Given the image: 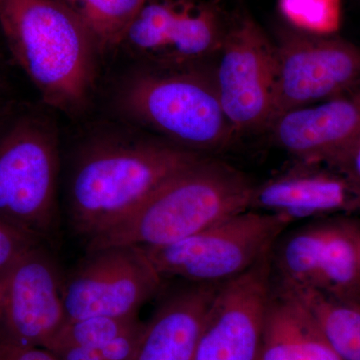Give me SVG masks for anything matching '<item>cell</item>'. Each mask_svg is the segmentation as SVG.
<instances>
[{
    "instance_id": "1",
    "label": "cell",
    "mask_w": 360,
    "mask_h": 360,
    "mask_svg": "<svg viewBox=\"0 0 360 360\" xmlns=\"http://www.w3.org/2000/svg\"><path fill=\"white\" fill-rule=\"evenodd\" d=\"M205 155L165 139H94L75 155L68 172L65 200L71 229L85 243L103 233Z\"/></svg>"
},
{
    "instance_id": "2",
    "label": "cell",
    "mask_w": 360,
    "mask_h": 360,
    "mask_svg": "<svg viewBox=\"0 0 360 360\" xmlns=\"http://www.w3.org/2000/svg\"><path fill=\"white\" fill-rule=\"evenodd\" d=\"M0 30L44 105L70 116L86 110L101 54L75 14L58 0H0Z\"/></svg>"
},
{
    "instance_id": "3",
    "label": "cell",
    "mask_w": 360,
    "mask_h": 360,
    "mask_svg": "<svg viewBox=\"0 0 360 360\" xmlns=\"http://www.w3.org/2000/svg\"><path fill=\"white\" fill-rule=\"evenodd\" d=\"M255 186L240 170L202 156L85 248H153L176 243L250 210Z\"/></svg>"
},
{
    "instance_id": "4",
    "label": "cell",
    "mask_w": 360,
    "mask_h": 360,
    "mask_svg": "<svg viewBox=\"0 0 360 360\" xmlns=\"http://www.w3.org/2000/svg\"><path fill=\"white\" fill-rule=\"evenodd\" d=\"M58 125L39 108H0V220L52 250L61 240Z\"/></svg>"
},
{
    "instance_id": "5",
    "label": "cell",
    "mask_w": 360,
    "mask_h": 360,
    "mask_svg": "<svg viewBox=\"0 0 360 360\" xmlns=\"http://www.w3.org/2000/svg\"><path fill=\"white\" fill-rule=\"evenodd\" d=\"M115 106L134 124L201 155L226 148L236 134L220 105L213 77L193 65L136 68L118 85Z\"/></svg>"
},
{
    "instance_id": "6",
    "label": "cell",
    "mask_w": 360,
    "mask_h": 360,
    "mask_svg": "<svg viewBox=\"0 0 360 360\" xmlns=\"http://www.w3.org/2000/svg\"><path fill=\"white\" fill-rule=\"evenodd\" d=\"M291 224L278 215L248 210L176 243L141 250L165 279L224 284L267 257Z\"/></svg>"
},
{
    "instance_id": "7",
    "label": "cell",
    "mask_w": 360,
    "mask_h": 360,
    "mask_svg": "<svg viewBox=\"0 0 360 360\" xmlns=\"http://www.w3.org/2000/svg\"><path fill=\"white\" fill-rule=\"evenodd\" d=\"M229 25L214 1L146 0L120 47L146 65L186 68L219 53Z\"/></svg>"
},
{
    "instance_id": "8",
    "label": "cell",
    "mask_w": 360,
    "mask_h": 360,
    "mask_svg": "<svg viewBox=\"0 0 360 360\" xmlns=\"http://www.w3.org/2000/svg\"><path fill=\"white\" fill-rule=\"evenodd\" d=\"M162 276L143 250L108 246L86 255L63 279L66 321L92 316H135L160 295Z\"/></svg>"
},
{
    "instance_id": "9",
    "label": "cell",
    "mask_w": 360,
    "mask_h": 360,
    "mask_svg": "<svg viewBox=\"0 0 360 360\" xmlns=\"http://www.w3.org/2000/svg\"><path fill=\"white\" fill-rule=\"evenodd\" d=\"M214 80L220 105L236 132L269 127L276 94V46L250 15L229 22Z\"/></svg>"
},
{
    "instance_id": "10",
    "label": "cell",
    "mask_w": 360,
    "mask_h": 360,
    "mask_svg": "<svg viewBox=\"0 0 360 360\" xmlns=\"http://www.w3.org/2000/svg\"><path fill=\"white\" fill-rule=\"evenodd\" d=\"M274 46L276 94L270 124L288 111L360 89L357 45L333 35L298 32L284 33Z\"/></svg>"
},
{
    "instance_id": "11",
    "label": "cell",
    "mask_w": 360,
    "mask_h": 360,
    "mask_svg": "<svg viewBox=\"0 0 360 360\" xmlns=\"http://www.w3.org/2000/svg\"><path fill=\"white\" fill-rule=\"evenodd\" d=\"M63 279L51 248L25 251L0 276V333L46 347L66 322Z\"/></svg>"
},
{
    "instance_id": "12",
    "label": "cell",
    "mask_w": 360,
    "mask_h": 360,
    "mask_svg": "<svg viewBox=\"0 0 360 360\" xmlns=\"http://www.w3.org/2000/svg\"><path fill=\"white\" fill-rule=\"evenodd\" d=\"M270 288L269 255L221 284L194 360H260Z\"/></svg>"
},
{
    "instance_id": "13",
    "label": "cell",
    "mask_w": 360,
    "mask_h": 360,
    "mask_svg": "<svg viewBox=\"0 0 360 360\" xmlns=\"http://www.w3.org/2000/svg\"><path fill=\"white\" fill-rule=\"evenodd\" d=\"M360 208V180L323 165H295L255 184L250 210L271 213L291 224Z\"/></svg>"
},
{
    "instance_id": "14",
    "label": "cell",
    "mask_w": 360,
    "mask_h": 360,
    "mask_svg": "<svg viewBox=\"0 0 360 360\" xmlns=\"http://www.w3.org/2000/svg\"><path fill=\"white\" fill-rule=\"evenodd\" d=\"M269 129L296 161L338 168L360 135V89L284 112Z\"/></svg>"
},
{
    "instance_id": "15",
    "label": "cell",
    "mask_w": 360,
    "mask_h": 360,
    "mask_svg": "<svg viewBox=\"0 0 360 360\" xmlns=\"http://www.w3.org/2000/svg\"><path fill=\"white\" fill-rule=\"evenodd\" d=\"M221 284L184 283L165 292L143 330L134 360H194Z\"/></svg>"
},
{
    "instance_id": "16",
    "label": "cell",
    "mask_w": 360,
    "mask_h": 360,
    "mask_svg": "<svg viewBox=\"0 0 360 360\" xmlns=\"http://www.w3.org/2000/svg\"><path fill=\"white\" fill-rule=\"evenodd\" d=\"M260 360H342L302 300L272 277Z\"/></svg>"
},
{
    "instance_id": "17",
    "label": "cell",
    "mask_w": 360,
    "mask_h": 360,
    "mask_svg": "<svg viewBox=\"0 0 360 360\" xmlns=\"http://www.w3.org/2000/svg\"><path fill=\"white\" fill-rule=\"evenodd\" d=\"M329 220H305L288 226L269 252L271 277L295 290L316 288L324 238Z\"/></svg>"
},
{
    "instance_id": "18",
    "label": "cell",
    "mask_w": 360,
    "mask_h": 360,
    "mask_svg": "<svg viewBox=\"0 0 360 360\" xmlns=\"http://www.w3.org/2000/svg\"><path fill=\"white\" fill-rule=\"evenodd\" d=\"M316 290L354 302L360 290V231L354 222L329 220Z\"/></svg>"
},
{
    "instance_id": "19",
    "label": "cell",
    "mask_w": 360,
    "mask_h": 360,
    "mask_svg": "<svg viewBox=\"0 0 360 360\" xmlns=\"http://www.w3.org/2000/svg\"><path fill=\"white\" fill-rule=\"evenodd\" d=\"M290 290L309 309L336 354L342 360H360V307L356 303L316 288Z\"/></svg>"
},
{
    "instance_id": "20",
    "label": "cell",
    "mask_w": 360,
    "mask_h": 360,
    "mask_svg": "<svg viewBox=\"0 0 360 360\" xmlns=\"http://www.w3.org/2000/svg\"><path fill=\"white\" fill-rule=\"evenodd\" d=\"M82 21L101 56L120 47L123 37L146 0H58Z\"/></svg>"
},
{
    "instance_id": "21",
    "label": "cell",
    "mask_w": 360,
    "mask_h": 360,
    "mask_svg": "<svg viewBox=\"0 0 360 360\" xmlns=\"http://www.w3.org/2000/svg\"><path fill=\"white\" fill-rule=\"evenodd\" d=\"M139 321V315L92 316L66 321L45 348L52 352L66 347L99 348L124 335Z\"/></svg>"
},
{
    "instance_id": "22",
    "label": "cell",
    "mask_w": 360,
    "mask_h": 360,
    "mask_svg": "<svg viewBox=\"0 0 360 360\" xmlns=\"http://www.w3.org/2000/svg\"><path fill=\"white\" fill-rule=\"evenodd\" d=\"M278 8L300 32L329 37L340 27V0H278Z\"/></svg>"
},
{
    "instance_id": "23",
    "label": "cell",
    "mask_w": 360,
    "mask_h": 360,
    "mask_svg": "<svg viewBox=\"0 0 360 360\" xmlns=\"http://www.w3.org/2000/svg\"><path fill=\"white\" fill-rule=\"evenodd\" d=\"M39 240L13 225L0 220V276Z\"/></svg>"
},
{
    "instance_id": "24",
    "label": "cell",
    "mask_w": 360,
    "mask_h": 360,
    "mask_svg": "<svg viewBox=\"0 0 360 360\" xmlns=\"http://www.w3.org/2000/svg\"><path fill=\"white\" fill-rule=\"evenodd\" d=\"M0 360H59L46 348L25 345L0 333Z\"/></svg>"
},
{
    "instance_id": "25",
    "label": "cell",
    "mask_w": 360,
    "mask_h": 360,
    "mask_svg": "<svg viewBox=\"0 0 360 360\" xmlns=\"http://www.w3.org/2000/svg\"><path fill=\"white\" fill-rule=\"evenodd\" d=\"M338 169L360 180V135L345 155Z\"/></svg>"
},
{
    "instance_id": "26",
    "label": "cell",
    "mask_w": 360,
    "mask_h": 360,
    "mask_svg": "<svg viewBox=\"0 0 360 360\" xmlns=\"http://www.w3.org/2000/svg\"><path fill=\"white\" fill-rule=\"evenodd\" d=\"M4 89H6V84H4V77H2L1 72H0V98H1Z\"/></svg>"
},
{
    "instance_id": "27",
    "label": "cell",
    "mask_w": 360,
    "mask_h": 360,
    "mask_svg": "<svg viewBox=\"0 0 360 360\" xmlns=\"http://www.w3.org/2000/svg\"><path fill=\"white\" fill-rule=\"evenodd\" d=\"M2 105H0V108H1Z\"/></svg>"
}]
</instances>
